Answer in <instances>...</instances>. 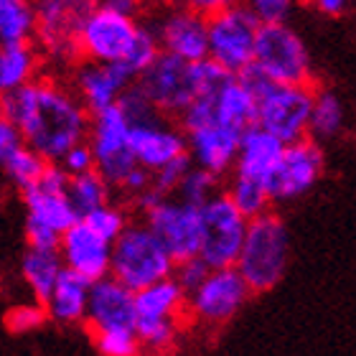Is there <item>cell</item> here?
<instances>
[{"mask_svg":"<svg viewBox=\"0 0 356 356\" xmlns=\"http://www.w3.org/2000/svg\"><path fill=\"white\" fill-rule=\"evenodd\" d=\"M23 204L29 209V219L26 222L49 227L56 234H64L79 219L74 207L69 204L67 193H54L38 188V186H29V188H23Z\"/></svg>","mask_w":356,"mask_h":356,"instance_id":"25","label":"cell"},{"mask_svg":"<svg viewBox=\"0 0 356 356\" xmlns=\"http://www.w3.org/2000/svg\"><path fill=\"white\" fill-rule=\"evenodd\" d=\"M290 262V232L275 211L247 219V229L239 254L234 260L237 273L245 277L252 293H267L282 280Z\"/></svg>","mask_w":356,"mask_h":356,"instance_id":"2","label":"cell"},{"mask_svg":"<svg viewBox=\"0 0 356 356\" xmlns=\"http://www.w3.org/2000/svg\"><path fill=\"white\" fill-rule=\"evenodd\" d=\"M36 33L31 0H8L0 6V46L29 44Z\"/></svg>","mask_w":356,"mask_h":356,"instance_id":"29","label":"cell"},{"mask_svg":"<svg viewBox=\"0 0 356 356\" xmlns=\"http://www.w3.org/2000/svg\"><path fill=\"white\" fill-rule=\"evenodd\" d=\"M285 143L280 138H275L273 133L262 130L257 122L242 130L239 135V148L237 158H234V173L242 178H254V181H265L270 176L277 161L282 156Z\"/></svg>","mask_w":356,"mask_h":356,"instance_id":"21","label":"cell"},{"mask_svg":"<svg viewBox=\"0 0 356 356\" xmlns=\"http://www.w3.org/2000/svg\"><path fill=\"white\" fill-rule=\"evenodd\" d=\"M110 188L112 186L92 168V171L69 176L67 199H69V204L74 207L76 214H79V219H82L87 211H92V209L102 207V204L110 201Z\"/></svg>","mask_w":356,"mask_h":356,"instance_id":"30","label":"cell"},{"mask_svg":"<svg viewBox=\"0 0 356 356\" xmlns=\"http://www.w3.org/2000/svg\"><path fill=\"white\" fill-rule=\"evenodd\" d=\"M135 84L161 115L178 118L196 97V69L193 61L161 51L150 67L135 76Z\"/></svg>","mask_w":356,"mask_h":356,"instance_id":"8","label":"cell"},{"mask_svg":"<svg viewBox=\"0 0 356 356\" xmlns=\"http://www.w3.org/2000/svg\"><path fill=\"white\" fill-rule=\"evenodd\" d=\"M33 186L44 188V191H54V193H67L69 186V173L61 168L59 161H49L44 165V173L38 176V181Z\"/></svg>","mask_w":356,"mask_h":356,"instance_id":"43","label":"cell"},{"mask_svg":"<svg viewBox=\"0 0 356 356\" xmlns=\"http://www.w3.org/2000/svg\"><path fill=\"white\" fill-rule=\"evenodd\" d=\"M36 18L38 44L56 61H72L79 56L76 33L84 18L97 8V0H31Z\"/></svg>","mask_w":356,"mask_h":356,"instance_id":"9","label":"cell"},{"mask_svg":"<svg viewBox=\"0 0 356 356\" xmlns=\"http://www.w3.org/2000/svg\"><path fill=\"white\" fill-rule=\"evenodd\" d=\"M252 290L245 282V277L237 273V267H214L201 280L196 290L186 296L188 318L209 328L227 326L237 316L245 303L250 300Z\"/></svg>","mask_w":356,"mask_h":356,"instance_id":"6","label":"cell"},{"mask_svg":"<svg viewBox=\"0 0 356 356\" xmlns=\"http://www.w3.org/2000/svg\"><path fill=\"white\" fill-rule=\"evenodd\" d=\"M214 191H216V176L193 163H191V168L186 171V176L181 178V184H178V188H176L178 199L188 201L193 207H201Z\"/></svg>","mask_w":356,"mask_h":356,"instance_id":"36","label":"cell"},{"mask_svg":"<svg viewBox=\"0 0 356 356\" xmlns=\"http://www.w3.org/2000/svg\"><path fill=\"white\" fill-rule=\"evenodd\" d=\"M95 346L102 356H135L140 351V341L135 336V328H102L92 331Z\"/></svg>","mask_w":356,"mask_h":356,"instance_id":"34","label":"cell"},{"mask_svg":"<svg viewBox=\"0 0 356 356\" xmlns=\"http://www.w3.org/2000/svg\"><path fill=\"white\" fill-rule=\"evenodd\" d=\"M49 321L46 316V308L44 303H31V305H15L10 308L6 316V326L10 334H31V331H36L41 328Z\"/></svg>","mask_w":356,"mask_h":356,"instance_id":"39","label":"cell"},{"mask_svg":"<svg viewBox=\"0 0 356 356\" xmlns=\"http://www.w3.org/2000/svg\"><path fill=\"white\" fill-rule=\"evenodd\" d=\"M148 186H150V171L135 163L133 168L125 173V178H122V184H120L118 188H125L127 193H140L143 188H148Z\"/></svg>","mask_w":356,"mask_h":356,"instance_id":"45","label":"cell"},{"mask_svg":"<svg viewBox=\"0 0 356 356\" xmlns=\"http://www.w3.org/2000/svg\"><path fill=\"white\" fill-rule=\"evenodd\" d=\"M61 267V254L59 250H41V247H29V252L23 254L21 260V273L23 280L29 282L31 293L38 303H44L46 296L51 293L54 282L59 277Z\"/></svg>","mask_w":356,"mask_h":356,"instance_id":"27","label":"cell"},{"mask_svg":"<svg viewBox=\"0 0 356 356\" xmlns=\"http://www.w3.org/2000/svg\"><path fill=\"white\" fill-rule=\"evenodd\" d=\"M257 26L260 21L242 3L207 18V56L237 74L252 61Z\"/></svg>","mask_w":356,"mask_h":356,"instance_id":"11","label":"cell"},{"mask_svg":"<svg viewBox=\"0 0 356 356\" xmlns=\"http://www.w3.org/2000/svg\"><path fill=\"white\" fill-rule=\"evenodd\" d=\"M260 23H288L296 0H239Z\"/></svg>","mask_w":356,"mask_h":356,"instance_id":"40","label":"cell"},{"mask_svg":"<svg viewBox=\"0 0 356 356\" xmlns=\"http://www.w3.org/2000/svg\"><path fill=\"white\" fill-rule=\"evenodd\" d=\"M135 82V74L130 72L125 61H82L74 72L76 97L89 110V115L97 110H104L118 102V97Z\"/></svg>","mask_w":356,"mask_h":356,"instance_id":"15","label":"cell"},{"mask_svg":"<svg viewBox=\"0 0 356 356\" xmlns=\"http://www.w3.org/2000/svg\"><path fill=\"white\" fill-rule=\"evenodd\" d=\"M97 6L104 8V10H112V13L127 15V18H135V13L140 10L138 0H97Z\"/></svg>","mask_w":356,"mask_h":356,"instance_id":"47","label":"cell"},{"mask_svg":"<svg viewBox=\"0 0 356 356\" xmlns=\"http://www.w3.org/2000/svg\"><path fill=\"white\" fill-rule=\"evenodd\" d=\"M247 229V216L227 193H211L199 207V257L211 270L232 267Z\"/></svg>","mask_w":356,"mask_h":356,"instance_id":"5","label":"cell"},{"mask_svg":"<svg viewBox=\"0 0 356 356\" xmlns=\"http://www.w3.org/2000/svg\"><path fill=\"white\" fill-rule=\"evenodd\" d=\"M186 138V150L191 156V163L204 168V171L214 173L216 178L224 176L234 165L239 148V130L219 122H209V125L193 127L188 130Z\"/></svg>","mask_w":356,"mask_h":356,"instance_id":"20","label":"cell"},{"mask_svg":"<svg viewBox=\"0 0 356 356\" xmlns=\"http://www.w3.org/2000/svg\"><path fill=\"white\" fill-rule=\"evenodd\" d=\"M143 214L148 229L161 239V245L176 262L199 254V207L184 199L163 196Z\"/></svg>","mask_w":356,"mask_h":356,"instance_id":"13","label":"cell"},{"mask_svg":"<svg viewBox=\"0 0 356 356\" xmlns=\"http://www.w3.org/2000/svg\"><path fill=\"white\" fill-rule=\"evenodd\" d=\"M275 84H311V51L288 23H260L254 33L252 61Z\"/></svg>","mask_w":356,"mask_h":356,"instance_id":"4","label":"cell"},{"mask_svg":"<svg viewBox=\"0 0 356 356\" xmlns=\"http://www.w3.org/2000/svg\"><path fill=\"white\" fill-rule=\"evenodd\" d=\"M156 38L161 51L181 56L186 61L207 59V18L186 8H173L158 21Z\"/></svg>","mask_w":356,"mask_h":356,"instance_id":"19","label":"cell"},{"mask_svg":"<svg viewBox=\"0 0 356 356\" xmlns=\"http://www.w3.org/2000/svg\"><path fill=\"white\" fill-rule=\"evenodd\" d=\"M313 3H316V8H318L321 13L331 15V18H336V15H343L351 6V0H313Z\"/></svg>","mask_w":356,"mask_h":356,"instance_id":"48","label":"cell"},{"mask_svg":"<svg viewBox=\"0 0 356 356\" xmlns=\"http://www.w3.org/2000/svg\"><path fill=\"white\" fill-rule=\"evenodd\" d=\"M0 115H6L18 127L23 143L46 161H59L74 143L87 140L89 110L76 92L51 79H31L0 95Z\"/></svg>","mask_w":356,"mask_h":356,"instance_id":"1","label":"cell"},{"mask_svg":"<svg viewBox=\"0 0 356 356\" xmlns=\"http://www.w3.org/2000/svg\"><path fill=\"white\" fill-rule=\"evenodd\" d=\"M130 120L118 102L89 115L87 145L95 156V171L110 186H120L125 173L135 165V158L127 145Z\"/></svg>","mask_w":356,"mask_h":356,"instance_id":"7","label":"cell"},{"mask_svg":"<svg viewBox=\"0 0 356 356\" xmlns=\"http://www.w3.org/2000/svg\"><path fill=\"white\" fill-rule=\"evenodd\" d=\"M127 145L135 163L148 171H156L176 156L186 153V135L176 130L171 122H165V115H158L143 122H130Z\"/></svg>","mask_w":356,"mask_h":356,"instance_id":"16","label":"cell"},{"mask_svg":"<svg viewBox=\"0 0 356 356\" xmlns=\"http://www.w3.org/2000/svg\"><path fill=\"white\" fill-rule=\"evenodd\" d=\"M313 104L311 84H270L257 97L254 122L280 138L282 143L300 140L308 135V115Z\"/></svg>","mask_w":356,"mask_h":356,"instance_id":"12","label":"cell"},{"mask_svg":"<svg viewBox=\"0 0 356 356\" xmlns=\"http://www.w3.org/2000/svg\"><path fill=\"white\" fill-rule=\"evenodd\" d=\"M176 3L181 8H186V10H193V13L204 15V18H211V15L227 10V8L237 6L239 0H176Z\"/></svg>","mask_w":356,"mask_h":356,"instance_id":"44","label":"cell"},{"mask_svg":"<svg viewBox=\"0 0 356 356\" xmlns=\"http://www.w3.org/2000/svg\"><path fill=\"white\" fill-rule=\"evenodd\" d=\"M323 171H326L323 148L321 143L305 135L300 140L285 143L280 161L262 181V186L270 201H293L311 191Z\"/></svg>","mask_w":356,"mask_h":356,"instance_id":"10","label":"cell"},{"mask_svg":"<svg viewBox=\"0 0 356 356\" xmlns=\"http://www.w3.org/2000/svg\"><path fill=\"white\" fill-rule=\"evenodd\" d=\"M158 54H161V44H158V38H156V31L150 29V26H138L133 46H130V51H127V56L122 61H125L127 67H130V72L138 76L143 69L153 64V59H156Z\"/></svg>","mask_w":356,"mask_h":356,"instance_id":"35","label":"cell"},{"mask_svg":"<svg viewBox=\"0 0 356 356\" xmlns=\"http://www.w3.org/2000/svg\"><path fill=\"white\" fill-rule=\"evenodd\" d=\"M84 321L89 323L92 331H102V328H133L135 326L133 290H127L112 275H104L99 280H92Z\"/></svg>","mask_w":356,"mask_h":356,"instance_id":"18","label":"cell"},{"mask_svg":"<svg viewBox=\"0 0 356 356\" xmlns=\"http://www.w3.org/2000/svg\"><path fill=\"white\" fill-rule=\"evenodd\" d=\"M59 163L69 176H76V173H84L95 168V156H92V148L87 145V140H82V143H74V145L59 158Z\"/></svg>","mask_w":356,"mask_h":356,"instance_id":"42","label":"cell"},{"mask_svg":"<svg viewBox=\"0 0 356 356\" xmlns=\"http://www.w3.org/2000/svg\"><path fill=\"white\" fill-rule=\"evenodd\" d=\"M82 222L87 224V227H92L99 237L112 242V239L122 232V227L127 224V216H125V211H120L118 207H112L110 201H107V204H102V207L87 211V214L82 216Z\"/></svg>","mask_w":356,"mask_h":356,"instance_id":"37","label":"cell"},{"mask_svg":"<svg viewBox=\"0 0 356 356\" xmlns=\"http://www.w3.org/2000/svg\"><path fill=\"white\" fill-rule=\"evenodd\" d=\"M209 270L211 267L207 265V262L201 260L199 254H193V257H186V260L176 262L173 265V277H176V282L181 285V290H184L186 296L191 293V290H196L201 285V280L209 275Z\"/></svg>","mask_w":356,"mask_h":356,"instance_id":"41","label":"cell"},{"mask_svg":"<svg viewBox=\"0 0 356 356\" xmlns=\"http://www.w3.org/2000/svg\"><path fill=\"white\" fill-rule=\"evenodd\" d=\"M89 285H92V282H89L84 275L74 273V270H69V267H61V273H59V277H56V282H54L51 293H49L44 300L46 316L51 321H56V323H67V326L84 323Z\"/></svg>","mask_w":356,"mask_h":356,"instance_id":"22","label":"cell"},{"mask_svg":"<svg viewBox=\"0 0 356 356\" xmlns=\"http://www.w3.org/2000/svg\"><path fill=\"white\" fill-rule=\"evenodd\" d=\"M191 168V156H188V150L176 156L173 161L163 163L161 168L156 171H150V186L156 188L158 193H163V196H171L176 193L178 184H181V178L186 176V171Z\"/></svg>","mask_w":356,"mask_h":356,"instance_id":"38","label":"cell"},{"mask_svg":"<svg viewBox=\"0 0 356 356\" xmlns=\"http://www.w3.org/2000/svg\"><path fill=\"white\" fill-rule=\"evenodd\" d=\"M133 303L135 318H171V316L184 318L186 293L181 290L176 277L168 275V277H161L145 288L135 290Z\"/></svg>","mask_w":356,"mask_h":356,"instance_id":"24","label":"cell"},{"mask_svg":"<svg viewBox=\"0 0 356 356\" xmlns=\"http://www.w3.org/2000/svg\"><path fill=\"white\" fill-rule=\"evenodd\" d=\"M173 265L176 260L145 222H127L118 237L112 239L110 275L133 293L161 277H168Z\"/></svg>","mask_w":356,"mask_h":356,"instance_id":"3","label":"cell"},{"mask_svg":"<svg viewBox=\"0 0 356 356\" xmlns=\"http://www.w3.org/2000/svg\"><path fill=\"white\" fill-rule=\"evenodd\" d=\"M38 51L33 44H8L0 46V95L29 84L36 79Z\"/></svg>","mask_w":356,"mask_h":356,"instance_id":"28","label":"cell"},{"mask_svg":"<svg viewBox=\"0 0 356 356\" xmlns=\"http://www.w3.org/2000/svg\"><path fill=\"white\" fill-rule=\"evenodd\" d=\"M227 196L232 199V204L247 216V219H252V216L262 214L270 209V196H267L265 186L260 181H254V178H242V176H234L232 186L227 188Z\"/></svg>","mask_w":356,"mask_h":356,"instance_id":"33","label":"cell"},{"mask_svg":"<svg viewBox=\"0 0 356 356\" xmlns=\"http://www.w3.org/2000/svg\"><path fill=\"white\" fill-rule=\"evenodd\" d=\"M18 143H23L21 133H18V127L6 118V115H0V156L6 153V150L15 148Z\"/></svg>","mask_w":356,"mask_h":356,"instance_id":"46","label":"cell"},{"mask_svg":"<svg viewBox=\"0 0 356 356\" xmlns=\"http://www.w3.org/2000/svg\"><path fill=\"white\" fill-rule=\"evenodd\" d=\"M135 336L140 346L153 351H168L173 349V343L181 331V318L171 316V318H135Z\"/></svg>","mask_w":356,"mask_h":356,"instance_id":"32","label":"cell"},{"mask_svg":"<svg viewBox=\"0 0 356 356\" xmlns=\"http://www.w3.org/2000/svg\"><path fill=\"white\" fill-rule=\"evenodd\" d=\"M346 125V107L343 99L331 89H313V104L308 115V138L316 143L334 140L343 133Z\"/></svg>","mask_w":356,"mask_h":356,"instance_id":"26","label":"cell"},{"mask_svg":"<svg viewBox=\"0 0 356 356\" xmlns=\"http://www.w3.org/2000/svg\"><path fill=\"white\" fill-rule=\"evenodd\" d=\"M110 247L112 242L99 237L82 219H76L59 239V254L64 267L84 275L89 282L110 275Z\"/></svg>","mask_w":356,"mask_h":356,"instance_id":"17","label":"cell"},{"mask_svg":"<svg viewBox=\"0 0 356 356\" xmlns=\"http://www.w3.org/2000/svg\"><path fill=\"white\" fill-rule=\"evenodd\" d=\"M135 31H138L135 18L97 6L84 18L82 29L76 33L79 56H87L92 61H122L133 46Z\"/></svg>","mask_w":356,"mask_h":356,"instance_id":"14","label":"cell"},{"mask_svg":"<svg viewBox=\"0 0 356 356\" xmlns=\"http://www.w3.org/2000/svg\"><path fill=\"white\" fill-rule=\"evenodd\" d=\"M49 163L44 156H38L36 150L29 148L26 143H18L15 148L6 150L0 156V168L6 171V176L13 181L18 188H29L38 181V176L44 173V165Z\"/></svg>","mask_w":356,"mask_h":356,"instance_id":"31","label":"cell"},{"mask_svg":"<svg viewBox=\"0 0 356 356\" xmlns=\"http://www.w3.org/2000/svg\"><path fill=\"white\" fill-rule=\"evenodd\" d=\"M254 118H257V99L232 74L211 97V120L242 133L245 127L254 125Z\"/></svg>","mask_w":356,"mask_h":356,"instance_id":"23","label":"cell"},{"mask_svg":"<svg viewBox=\"0 0 356 356\" xmlns=\"http://www.w3.org/2000/svg\"><path fill=\"white\" fill-rule=\"evenodd\" d=\"M3 3H8V0H0V6H3Z\"/></svg>","mask_w":356,"mask_h":356,"instance_id":"49","label":"cell"}]
</instances>
